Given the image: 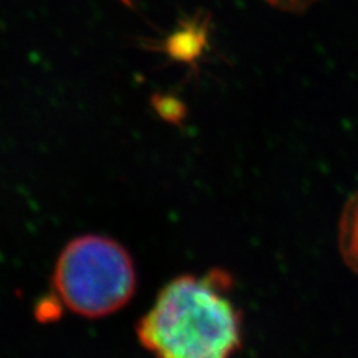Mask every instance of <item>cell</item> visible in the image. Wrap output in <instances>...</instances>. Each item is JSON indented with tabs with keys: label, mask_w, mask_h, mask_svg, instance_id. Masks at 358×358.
<instances>
[{
	"label": "cell",
	"mask_w": 358,
	"mask_h": 358,
	"mask_svg": "<svg viewBox=\"0 0 358 358\" xmlns=\"http://www.w3.org/2000/svg\"><path fill=\"white\" fill-rule=\"evenodd\" d=\"M154 358H231L242 343V317L217 272L171 279L136 324Z\"/></svg>",
	"instance_id": "6da1fadb"
},
{
	"label": "cell",
	"mask_w": 358,
	"mask_h": 358,
	"mask_svg": "<svg viewBox=\"0 0 358 358\" xmlns=\"http://www.w3.org/2000/svg\"><path fill=\"white\" fill-rule=\"evenodd\" d=\"M212 15L208 10L199 9L189 17L179 18L176 27L160 41H143L147 50L164 54L173 63H182L194 75L199 73V64L210 50Z\"/></svg>",
	"instance_id": "3957f363"
},
{
	"label": "cell",
	"mask_w": 358,
	"mask_h": 358,
	"mask_svg": "<svg viewBox=\"0 0 358 358\" xmlns=\"http://www.w3.org/2000/svg\"><path fill=\"white\" fill-rule=\"evenodd\" d=\"M138 272L126 246L103 234H83L67 242L52 271L54 296L78 317L106 318L127 306Z\"/></svg>",
	"instance_id": "7a4b0ae2"
},
{
	"label": "cell",
	"mask_w": 358,
	"mask_h": 358,
	"mask_svg": "<svg viewBox=\"0 0 358 358\" xmlns=\"http://www.w3.org/2000/svg\"><path fill=\"white\" fill-rule=\"evenodd\" d=\"M339 242L346 264L358 273V193L345 205L341 220Z\"/></svg>",
	"instance_id": "277c9868"
},
{
	"label": "cell",
	"mask_w": 358,
	"mask_h": 358,
	"mask_svg": "<svg viewBox=\"0 0 358 358\" xmlns=\"http://www.w3.org/2000/svg\"><path fill=\"white\" fill-rule=\"evenodd\" d=\"M150 103L157 117L175 127H182L188 118V106L181 97L172 93H152Z\"/></svg>",
	"instance_id": "5b68a950"
},
{
	"label": "cell",
	"mask_w": 358,
	"mask_h": 358,
	"mask_svg": "<svg viewBox=\"0 0 358 358\" xmlns=\"http://www.w3.org/2000/svg\"><path fill=\"white\" fill-rule=\"evenodd\" d=\"M121 3H124L127 8H133V0H121Z\"/></svg>",
	"instance_id": "52a82bcc"
},
{
	"label": "cell",
	"mask_w": 358,
	"mask_h": 358,
	"mask_svg": "<svg viewBox=\"0 0 358 358\" xmlns=\"http://www.w3.org/2000/svg\"><path fill=\"white\" fill-rule=\"evenodd\" d=\"M271 6L291 14H303L317 3V0H264Z\"/></svg>",
	"instance_id": "8992f818"
}]
</instances>
